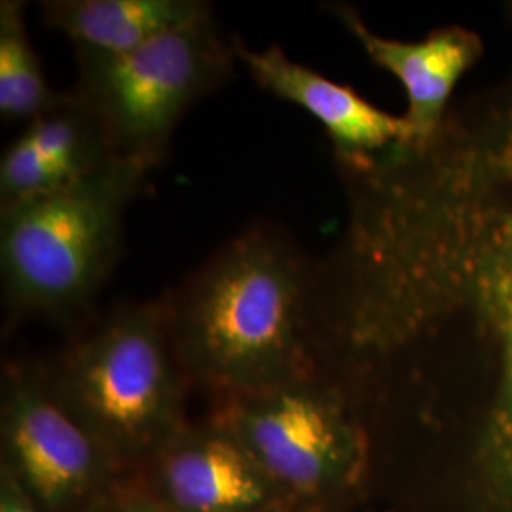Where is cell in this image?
<instances>
[{"instance_id":"cell-1","label":"cell","mask_w":512,"mask_h":512,"mask_svg":"<svg viewBox=\"0 0 512 512\" xmlns=\"http://www.w3.org/2000/svg\"><path fill=\"white\" fill-rule=\"evenodd\" d=\"M346 222L313 260L311 342L397 512H512V69L439 131L338 169Z\"/></svg>"},{"instance_id":"cell-2","label":"cell","mask_w":512,"mask_h":512,"mask_svg":"<svg viewBox=\"0 0 512 512\" xmlns=\"http://www.w3.org/2000/svg\"><path fill=\"white\" fill-rule=\"evenodd\" d=\"M311 279L313 260L275 226L253 224L226 241L162 298L190 385L220 401L319 370Z\"/></svg>"},{"instance_id":"cell-3","label":"cell","mask_w":512,"mask_h":512,"mask_svg":"<svg viewBox=\"0 0 512 512\" xmlns=\"http://www.w3.org/2000/svg\"><path fill=\"white\" fill-rule=\"evenodd\" d=\"M154 169L114 156L86 179L0 207L2 304L10 325H84L122 253L129 207Z\"/></svg>"},{"instance_id":"cell-4","label":"cell","mask_w":512,"mask_h":512,"mask_svg":"<svg viewBox=\"0 0 512 512\" xmlns=\"http://www.w3.org/2000/svg\"><path fill=\"white\" fill-rule=\"evenodd\" d=\"M42 368L59 404L131 475L188 423L190 382L162 298L86 323Z\"/></svg>"},{"instance_id":"cell-5","label":"cell","mask_w":512,"mask_h":512,"mask_svg":"<svg viewBox=\"0 0 512 512\" xmlns=\"http://www.w3.org/2000/svg\"><path fill=\"white\" fill-rule=\"evenodd\" d=\"M247 448L285 503L346 512L372 497V446L346 389L329 374L220 399L211 414Z\"/></svg>"},{"instance_id":"cell-6","label":"cell","mask_w":512,"mask_h":512,"mask_svg":"<svg viewBox=\"0 0 512 512\" xmlns=\"http://www.w3.org/2000/svg\"><path fill=\"white\" fill-rule=\"evenodd\" d=\"M76 59L74 95L97 118L114 154L152 169L162 164L186 112L228 84L238 61L213 14L129 54Z\"/></svg>"},{"instance_id":"cell-7","label":"cell","mask_w":512,"mask_h":512,"mask_svg":"<svg viewBox=\"0 0 512 512\" xmlns=\"http://www.w3.org/2000/svg\"><path fill=\"white\" fill-rule=\"evenodd\" d=\"M0 471L38 512H92L133 476L55 399L42 361L2 368Z\"/></svg>"},{"instance_id":"cell-8","label":"cell","mask_w":512,"mask_h":512,"mask_svg":"<svg viewBox=\"0 0 512 512\" xmlns=\"http://www.w3.org/2000/svg\"><path fill=\"white\" fill-rule=\"evenodd\" d=\"M135 476L173 512L291 509L247 448L213 416L188 421Z\"/></svg>"},{"instance_id":"cell-9","label":"cell","mask_w":512,"mask_h":512,"mask_svg":"<svg viewBox=\"0 0 512 512\" xmlns=\"http://www.w3.org/2000/svg\"><path fill=\"white\" fill-rule=\"evenodd\" d=\"M232 46L256 86L306 110L321 124L338 167H357L395 145L410 143L404 116L380 109L353 86L293 61L281 46L255 50L236 37Z\"/></svg>"},{"instance_id":"cell-10","label":"cell","mask_w":512,"mask_h":512,"mask_svg":"<svg viewBox=\"0 0 512 512\" xmlns=\"http://www.w3.org/2000/svg\"><path fill=\"white\" fill-rule=\"evenodd\" d=\"M327 10L376 67L401 82L408 103L403 116L410 126V143L431 139L458 97L459 82L484 55L482 37L463 25H444L418 40H399L372 31L359 10L349 4H327Z\"/></svg>"},{"instance_id":"cell-11","label":"cell","mask_w":512,"mask_h":512,"mask_svg":"<svg viewBox=\"0 0 512 512\" xmlns=\"http://www.w3.org/2000/svg\"><path fill=\"white\" fill-rule=\"evenodd\" d=\"M114 150L97 118L74 95L27 122L0 158V207L33 200L86 179Z\"/></svg>"},{"instance_id":"cell-12","label":"cell","mask_w":512,"mask_h":512,"mask_svg":"<svg viewBox=\"0 0 512 512\" xmlns=\"http://www.w3.org/2000/svg\"><path fill=\"white\" fill-rule=\"evenodd\" d=\"M44 23L73 42L76 54L124 55L173 29L213 14L203 0H46Z\"/></svg>"},{"instance_id":"cell-13","label":"cell","mask_w":512,"mask_h":512,"mask_svg":"<svg viewBox=\"0 0 512 512\" xmlns=\"http://www.w3.org/2000/svg\"><path fill=\"white\" fill-rule=\"evenodd\" d=\"M27 4L0 2V116L4 122H31L50 109L61 93L44 74L27 29Z\"/></svg>"},{"instance_id":"cell-14","label":"cell","mask_w":512,"mask_h":512,"mask_svg":"<svg viewBox=\"0 0 512 512\" xmlns=\"http://www.w3.org/2000/svg\"><path fill=\"white\" fill-rule=\"evenodd\" d=\"M92 512H173L164 503L148 492L133 475L122 486H118L109 497H105Z\"/></svg>"},{"instance_id":"cell-15","label":"cell","mask_w":512,"mask_h":512,"mask_svg":"<svg viewBox=\"0 0 512 512\" xmlns=\"http://www.w3.org/2000/svg\"><path fill=\"white\" fill-rule=\"evenodd\" d=\"M0 512H38L12 476L4 471H0Z\"/></svg>"},{"instance_id":"cell-16","label":"cell","mask_w":512,"mask_h":512,"mask_svg":"<svg viewBox=\"0 0 512 512\" xmlns=\"http://www.w3.org/2000/svg\"><path fill=\"white\" fill-rule=\"evenodd\" d=\"M505 10H507V16H509V23L512 25V2H509V4L505 6Z\"/></svg>"},{"instance_id":"cell-17","label":"cell","mask_w":512,"mask_h":512,"mask_svg":"<svg viewBox=\"0 0 512 512\" xmlns=\"http://www.w3.org/2000/svg\"><path fill=\"white\" fill-rule=\"evenodd\" d=\"M268 512H300V511H296V509H275V511H268Z\"/></svg>"}]
</instances>
